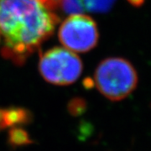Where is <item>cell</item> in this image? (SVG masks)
Masks as SVG:
<instances>
[{
    "label": "cell",
    "instance_id": "cell-7",
    "mask_svg": "<svg viewBox=\"0 0 151 151\" xmlns=\"http://www.w3.org/2000/svg\"><path fill=\"white\" fill-rule=\"evenodd\" d=\"M58 9L66 14H83L85 7L82 0H57Z\"/></svg>",
    "mask_w": 151,
    "mask_h": 151
},
{
    "label": "cell",
    "instance_id": "cell-4",
    "mask_svg": "<svg viewBox=\"0 0 151 151\" xmlns=\"http://www.w3.org/2000/svg\"><path fill=\"white\" fill-rule=\"evenodd\" d=\"M58 37L63 46L72 52H86L97 45L99 35L96 22L79 14L69 15L62 22Z\"/></svg>",
    "mask_w": 151,
    "mask_h": 151
},
{
    "label": "cell",
    "instance_id": "cell-5",
    "mask_svg": "<svg viewBox=\"0 0 151 151\" xmlns=\"http://www.w3.org/2000/svg\"><path fill=\"white\" fill-rule=\"evenodd\" d=\"M4 113L8 128L19 127L20 125L29 124L33 119L32 113L29 110L19 107L4 108Z\"/></svg>",
    "mask_w": 151,
    "mask_h": 151
},
{
    "label": "cell",
    "instance_id": "cell-6",
    "mask_svg": "<svg viewBox=\"0 0 151 151\" xmlns=\"http://www.w3.org/2000/svg\"><path fill=\"white\" fill-rule=\"evenodd\" d=\"M8 142L12 147H21L33 144L29 134L25 129L20 127H13L9 132Z\"/></svg>",
    "mask_w": 151,
    "mask_h": 151
},
{
    "label": "cell",
    "instance_id": "cell-9",
    "mask_svg": "<svg viewBox=\"0 0 151 151\" xmlns=\"http://www.w3.org/2000/svg\"><path fill=\"white\" fill-rule=\"evenodd\" d=\"M87 104L86 102L81 97H74L67 104V110L72 116H80L85 113Z\"/></svg>",
    "mask_w": 151,
    "mask_h": 151
},
{
    "label": "cell",
    "instance_id": "cell-3",
    "mask_svg": "<svg viewBox=\"0 0 151 151\" xmlns=\"http://www.w3.org/2000/svg\"><path fill=\"white\" fill-rule=\"evenodd\" d=\"M39 70L49 83L66 86L74 83L80 77L82 62L75 52L65 47H55L41 54Z\"/></svg>",
    "mask_w": 151,
    "mask_h": 151
},
{
    "label": "cell",
    "instance_id": "cell-1",
    "mask_svg": "<svg viewBox=\"0 0 151 151\" xmlns=\"http://www.w3.org/2000/svg\"><path fill=\"white\" fill-rule=\"evenodd\" d=\"M55 0H0L1 54L21 65L52 35L60 22Z\"/></svg>",
    "mask_w": 151,
    "mask_h": 151
},
{
    "label": "cell",
    "instance_id": "cell-2",
    "mask_svg": "<svg viewBox=\"0 0 151 151\" xmlns=\"http://www.w3.org/2000/svg\"><path fill=\"white\" fill-rule=\"evenodd\" d=\"M94 84L108 99L121 101L134 91L138 74L129 60L119 57L107 58L95 70Z\"/></svg>",
    "mask_w": 151,
    "mask_h": 151
},
{
    "label": "cell",
    "instance_id": "cell-13",
    "mask_svg": "<svg viewBox=\"0 0 151 151\" xmlns=\"http://www.w3.org/2000/svg\"><path fill=\"white\" fill-rule=\"evenodd\" d=\"M0 41H1V35H0Z\"/></svg>",
    "mask_w": 151,
    "mask_h": 151
},
{
    "label": "cell",
    "instance_id": "cell-10",
    "mask_svg": "<svg viewBox=\"0 0 151 151\" xmlns=\"http://www.w3.org/2000/svg\"><path fill=\"white\" fill-rule=\"evenodd\" d=\"M7 124L5 120L4 108H0V131L7 129Z\"/></svg>",
    "mask_w": 151,
    "mask_h": 151
},
{
    "label": "cell",
    "instance_id": "cell-11",
    "mask_svg": "<svg viewBox=\"0 0 151 151\" xmlns=\"http://www.w3.org/2000/svg\"><path fill=\"white\" fill-rule=\"evenodd\" d=\"M128 2L131 5L139 8V7L143 5V4L145 3V0H128Z\"/></svg>",
    "mask_w": 151,
    "mask_h": 151
},
{
    "label": "cell",
    "instance_id": "cell-12",
    "mask_svg": "<svg viewBox=\"0 0 151 151\" xmlns=\"http://www.w3.org/2000/svg\"><path fill=\"white\" fill-rule=\"evenodd\" d=\"M55 3H56V4H57V0H55ZM57 7H58V6H57Z\"/></svg>",
    "mask_w": 151,
    "mask_h": 151
},
{
    "label": "cell",
    "instance_id": "cell-8",
    "mask_svg": "<svg viewBox=\"0 0 151 151\" xmlns=\"http://www.w3.org/2000/svg\"><path fill=\"white\" fill-rule=\"evenodd\" d=\"M116 0H82L85 9L94 13H105L109 11Z\"/></svg>",
    "mask_w": 151,
    "mask_h": 151
}]
</instances>
